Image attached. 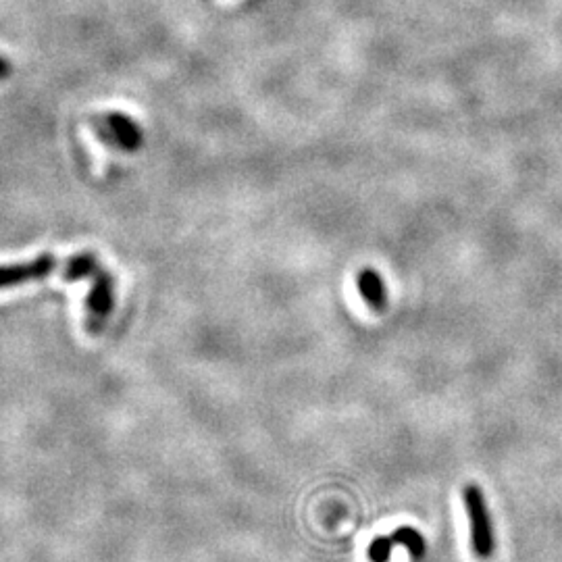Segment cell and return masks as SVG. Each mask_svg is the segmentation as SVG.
Masks as SVG:
<instances>
[{
	"mask_svg": "<svg viewBox=\"0 0 562 562\" xmlns=\"http://www.w3.org/2000/svg\"><path fill=\"white\" fill-rule=\"evenodd\" d=\"M96 132L100 140L119 146L123 150L132 152L142 146V130L130 117L121 113H109L105 121H100V125H96Z\"/></svg>",
	"mask_w": 562,
	"mask_h": 562,
	"instance_id": "obj_4",
	"label": "cell"
},
{
	"mask_svg": "<svg viewBox=\"0 0 562 562\" xmlns=\"http://www.w3.org/2000/svg\"><path fill=\"white\" fill-rule=\"evenodd\" d=\"M394 546L396 544L392 542L390 535H377V538L367 548V558L371 562H390Z\"/></svg>",
	"mask_w": 562,
	"mask_h": 562,
	"instance_id": "obj_8",
	"label": "cell"
},
{
	"mask_svg": "<svg viewBox=\"0 0 562 562\" xmlns=\"http://www.w3.org/2000/svg\"><path fill=\"white\" fill-rule=\"evenodd\" d=\"M390 538H392V542L396 546L406 548V552L411 554L413 560H417V562L423 560V556L427 552V546H425V538L417 529H413V527H400L394 533H390Z\"/></svg>",
	"mask_w": 562,
	"mask_h": 562,
	"instance_id": "obj_7",
	"label": "cell"
},
{
	"mask_svg": "<svg viewBox=\"0 0 562 562\" xmlns=\"http://www.w3.org/2000/svg\"><path fill=\"white\" fill-rule=\"evenodd\" d=\"M356 286H359V294L363 296V300L367 302L371 311L381 313L388 309L390 294H388L386 284H383L381 275L375 269L365 267L359 275H356Z\"/></svg>",
	"mask_w": 562,
	"mask_h": 562,
	"instance_id": "obj_5",
	"label": "cell"
},
{
	"mask_svg": "<svg viewBox=\"0 0 562 562\" xmlns=\"http://www.w3.org/2000/svg\"><path fill=\"white\" fill-rule=\"evenodd\" d=\"M92 277H94V284L86 300V311H88L86 327L92 331V334H98L102 323H105V319L113 311V279L105 269H98Z\"/></svg>",
	"mask_w": 562,
	"mask_h": 562,
	"instance_id": "obj_3",
	"label": "cell"
},
{
	"mask_svg": "<svg viewBox=\"0 0 562 562\" xmlns=\"http://www.w3.org/2000/svg\"><path fill=\"white\" fill-rule=\"evenodd\" d=\"M11 71H13L11 63H9V61H7L5 57H0V80L9 78V75H11Z\"/></svg>",
	"mask_w": 562,
	"mask_h": 562,
	"instance_id": "obj_9",
	"label": "cell"
},
{
	"mask_svg": "<svg viewBox=\"0 0 562 562\" xmlns=\"http://www.w3.org/2000/svg\"><path fill=\"white\" fill-rule=\"evenodd\" d=\"M59 267L55 254H40L38 259L30 263H17V265H0V290H9L19 284H28V281L46 279L53 275Z\"/></svg>",
	"mask_w": 562,
	"mask_h": 562,
	"instance_id": "obj_2",
	"label": "cell"
},
{
	"mask_svg": "<svg viewBox=\"0 0 562 562\" xmlns=\"http://www.w3.org/2000/svg\"><path fill=\"white\" fill-rule=\"evenodd\" d=\"M463 504L469 519V533H471V550L477 558L488 560L496 550V535L492 513L488 508L483 492L477 483H467L463 488Z\"/></svg>",
	"mask_w": 562,
	"mask_h": 562,
	"instance_id": "obj_1",
	"label": "cell"
},
{
	"mask_svg": "<svg viewBox=\"0 0 562 562\" xmlns=\"http://www.w3.org/2000/svg\"><path fill=\"white\" fill-rule=\"evenodd\" d=\"M100 269L98 259L94 257V252H80L78 257H73L65 263L61 275L65 281H80L84 277H92Z\"/></svg>",
	"mask_w": 562,
	"mask_h": 562,
	"instance_id": "obj_6",
	"label": "cell"
}]
</instances>
